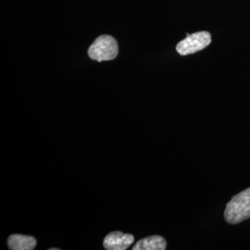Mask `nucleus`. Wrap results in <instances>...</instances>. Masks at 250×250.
<instances>
[{
  "mask_svg": "<svg viewBox=\"0 0 250 250\" xmlns=\"http://www.w3.org/2000/svg\"><path fill=\"white\" fill-rule=\"evenodd\" d=\"M224 215L225 220L231 225L250 218V187L231 198L226 205Z\"/></svg>",
  "mask_w": 250,
  "mask_h": 250,
  "instance_id": "f257e3e1",
  "label": "nucleus"
},
{
  "mask_svg": "<svg viewBox=\"0 0 250 250\" xmlns=\"http://www.w3.org/2000/svg\"><path fill=\"white\" fill-rule=\"evenodd\" d=\"M88 54L90 59L99 62L113 60L118 54V43L111 36H100L90 45Z\"/></svg>",
  "mask_w": 250,
  "mask_h": 250,
  "instance_id": "f03ea898",
  "label": "nucleus"
},
{
  "mask_svg": "<svg viewBox=\"0 0 250 250\" xmlns=\"http://www.w3.org/2000/svg\"><path fill=\"white\" fill-rule=\"evenodd\" d=\"M210 34L207 31H200L187 36L177 44V52L182 56L189 55L201 51L210 45Z\"/></svg>",
  "mask_w": 250,
  "mask_h": 250,
  "instance_id": "7ed1b4c3",
  "label": "nucleus"
},
{
  "mask_svg": "<svg viewBox=\"0 0 250 250\" xmlns=\"http://www.w3.org/2000/svg\"><path fill=\"white\" fill-rule=\"evenodd\" d=\"M134 242V237L129 233L113 231L105 237L104 247L108 250H125Z\"/></svg>",
  "mask_w": 250,
  "mask_h": 250,
  "instance_id": "20e7f679",
  "label": "nucleus"
},
{
  "mask_svg": "<svg viewBox=\"0 0 250 250\" xmlns=\"http://www.w3.org/2000/svg\"><path fill=\"white\" fill-rule=\"evenodd\" d=\"M36 246L34 237L21 234H13L8 239V246L13 250H31Z\"/></svg>",
  "mask_w": 250,
  "mask_h": 250,
  "instance_id": "39448f33",
  "label": "nucleus"
},
{
  "mask_svg": "<svg viewBox=\"0 0 250 250\" xmlns=\"http://www.w3.org/2000/svg\"><path fill=\"white\" fill-rule=\"evenodd\" d=\"M167 243L161 236H151L140 240L133 247V250H164Z\"/></svg>",
  "mask_w": 250,
  "mask_h": 250,
  "instance_id": "423d86ee",
  "label": "nucleus"
},
{
  "mask_svg": "<svg viewBox=\"0 0 250 250\" xmlns=\"http://www.w3.org/2000/svg\"><path fill=\"white\" fill-rule=\"evenodd\" d=\"M59 248H50L49 250H59Z\"/></svg>",
  "mask_w": 250,
  "mask_h": 250,
  "instance_id": "0eeeda50",
  "label": "nucleus"
}]
</instances>
